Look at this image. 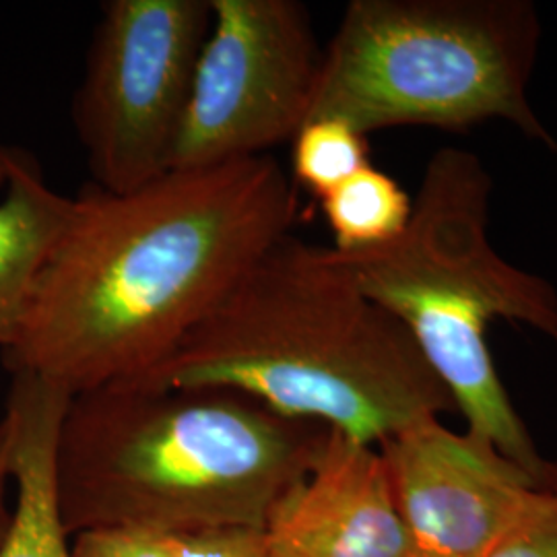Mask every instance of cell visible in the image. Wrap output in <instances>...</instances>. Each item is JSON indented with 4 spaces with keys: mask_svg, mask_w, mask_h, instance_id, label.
<instances>
[{
    "mask_svg": "<svg viewBox=\"0 0 557 557\" xmlns=\"http://www.w3.org/2000/svg\"><path fill=\"white\" fill-rule=\"evenodd\" d=\"M337 252H356L397 239L409 225L413 199L372 163L320 199Z\"/></svg>",
    "mask_w": 557,
    "mask_h": 557,
    "instance_id": "7c38bea8",
    "label": "cell"
},
{
    "mask_svg": "<svg viewBox=\"0 0 557 557\" xmlns=\"http://www.w3.org/2000/svg\"><path fill=\"white\" fill-rule=\"evenodd\" d=\"M262 537L267 557H411L379 448L335 430L310 475L275 504Z\"/></svg>",
    "mask_w": 557,
    "mask_h": 557,
    "instance_id": "9c48e42d",
    "label": "cell"
},
{
    "mask_svg": "<svg viewBox=\"0 0 557 557\" xmlns=\"http://www.w3.org/2000/svg\"><path fill=\"white\" fill-rule=\"evenodd\" d=\"M211 20V0L103 2L73 101L94 186L131 193L170 172Z\"/></svg>",
    "mask_w": 557,
    "mask_h": 557,
    "instance_id": "8992f818",
    "label": "cell"
},
{
    "mask_svg": "<svg viewBox=\"0 0 557 557\" xmlns=\"http://www.w3.org/2000/svg\"><path fill=\"white\" fill-rule=\"evenodd\" d=\"M0 351L20 329L27 299L60 232L73 199L59 195L38 163L0 147Z\"/></svg>",
    "mask_w": 557,
    "mask_h": 557,
    "instance_id": "8fae6325",
    "label": "cell"
},
{
    "mask_svg": "<svg viewBox=\"0 0 557 557\" xmlns=\"http://www.w3.org/2000/svg\"><path fill=\"white\" fill-rule=\"evenodd\" d=\"M298 195L262 156L170 170L131 193L87 184L2 349L71 397L139 379L292 234Z\"/></svg>",
    "mask_w": 557,
    "mask_h": 557,
    "instance_id": "6da1fadb",
    "label": "cell"
},
{
    "mask_svg": "<svg viewBox=\"0 0 557 557\" xmlns=\"http://www.w3.org/2000/svg\"><path fill=\"white\" fill-rule=\"evenodd\" d=\"M411 557H485L537 490L517 462L440 418L379 446Z\"/></svg>",
    "mask_w": 557,
    "mask_h": 557,
    "instance_id": "ba28073f",
    "label": "cell"
},
{
    "mask_svg": "<svg viewBox=\"0 0 557 557\" xmlns=\"http://www.w3.org/2000/svg\"><path fill=\"white\" fill-rule=\"evenodd\" d=\"M128 384L238 391L278 416L319 421L368 446L457 413L403 322L361 289L333 248L292 234Z\"/></svg>",
    "mask_w": 557,
    "mask_h": 557,
    "instance_id": "7a4b0ae2",
    "label": "cell"
},
{
    "mask_svg": "<svg viewBox=\"0 0 557 557\" xmlns=\"http://www.w3.org/2000/svg\"><path fill=\"white\" fill-rule=\"evenodd\" d=\"M492 186L473 151L442 147L423 170L411 220L397 239L356 252L333 250L361 289L416 338L467 432L496 446L539 487L547 458L499 379L487 326L512 320L557 345V292L494 248L487 234Z\"/></svg>",
    "mask_w": 557,
    "mask_h": 557,
    "instance_id": "277c9868",
    "label": "cell"
},
{
    "mask_svg": "<svg viewBox=\"0 0 557 557\" xmlns=\"http://www.w3.org/2000/svg\"><path fill=\"white\" fill-rule=\"evenodd\" d=\"M485 557H557V496L535 490Z\"/></svg>",
    "mask_w": 557,
    "mask_h": 557,
    "instance_id": "9a60e30c",
    "label": "cell"
},
{
    "mask_svg": "<svg viewBox=\"0 0 557 557\" xmlns=\"http://www.w3.org/2000/svg\"><path fill=\"white\" fill-rule=\"evenodd\" d=\"M73 557H267L260 529L101 531L71 539Z\"/></svg>",
    "mask_w": 557,
    "mask_h": 557,
    "instance_id": "4fadbf2b",
    "label": "cell"
},
{
    "mask_svg": "<svg viewBox=\"0 0 557 557\" xmlns=\"http://www.w3.org/2000/svg\"><path fill=\"white\" fill-rule=\"evenodd\" d=\"M331 428L218 386L110 384L71 398L54 487L69 537L264 529Z\"/></svg>",
    "mask_w": 557,
    "mask_h": 557,
    "instance_id": "3957f363",
    "label": "cell"
},
{
    "mask_svg": "<svg viewBox=\"0 0 557 557\" xmlns=\"http://www.w3.org/2000/svg\"><path fill=\"white\" fill-rule=\"evenodd\" d=\"M13 481L11 473V428L9 421L2 418L0 421V545L11 529L13 508L7 504V490Z\"/></svg>",
    "mask_w": 557,
    "mask_h": 557,
    "instance_id": "2e32d148",
    "label": "cell"
},
{
    "mask_svg": "<svg viewBox=\"0 0 557 557\" xmlns=\"http://www.w3.org/2000/svg\"><path fill=\"white\" fill-rule=\"evenodd\" d=\"M539 44L529 0H354L322 50L308 120L363 135L504 120L557 151L529 98Z\"/></svg>",
    "mask_w": 557,
    "mask_h": 557,
    "instance_id": "5b68a950",
    "label": "cell"
},
{
    "mask_svg": "<svg viewBox=\"0 0 557 557\" xmlns=\"http://www.w3.org/2000/svg\"><path fill=\"white\" fill-rule=\"evenodd\" d=\"M539 490L552 492V494H556L557 496V457L547 460L545 471H543L541 481H539Z\"/></svg>",
    "mask_w": 557,
    "mask_h": 557,
    "instance_id": "e0dca14e",
    "label": "cell"
},
{
    "mask_svg": "<svg viewBox=\"0 0 557 557\" xmlns=\"http://www.w3.org/2000/svg\"><path fill=\"white\" fill-rule=\"evenodd\" d=\"M368 165V135L343 120H308L292 139L294 178L319 200Z\"/></svg>",
    "mask_w": 557,
    "mask_h": 557,
    "instance_id": "5bb4252c",
    "label": "cell"
},
{
    "mask_svg": "<svg viewBox=\"0 0 557 557\" xmlns=\"http://www.w3.org/2000/svg\"><path fill=\"white\" fill-rule=\"evenodd\" d=\"M71 395L34 374H13L4 419L11 428L15 508L0 557H73L57 504L54 458Z\"/></svg>",
    "mask_w": 557,
    "mask_h": 557,
    "instance_id": "30bf717a",
    "label": "cell"
},
{
    "mask_svg": "<svg viewBox=\"0 0 557 557\" xmlns=\"http://www.w3.org/2000/svg\"><path fill=\"white\" fill-rule=\"evenodd\" d=\"M170 170L262 158L310 119L322 48L296 0H211Z\"/></svg>",
    "mask_w": 557,
    "mask_h": 557,
    "instance_id": "52a82bcc",
    "label": "cell"
}]
</instances>
